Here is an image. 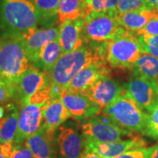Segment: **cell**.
<instances>
[{
  "instance_id": "obj_1",
  "label": "cell",
  "mask_w": 158,
  "mask_h": 158,
  "mask_svg": "<svg viewBox=\"0 0 158 158\" xmlns=\"http://www.w3.org/2000/svg\"><path fill=\"white\" fill-rule=\"evenodd\" d=\"M107 62L106 43L89 42L72 52L63 54L48 73L52 91V98L68 86L74 76L94 62Z\"/></svg>"
},
{
  "instance_id": "obj_2",
  "label": "cell",
  "mask_w": 158,
  "mask_h": 158,
  "mask_svg": "<svg viewBox=\"0 0 158 158\" xmlns=\"http://www.w3.org/2000/svg\"><path fill=\"white\" fill-rule=\"evenodd\" d=\"M30 64L23 37L11 33L1 34L0 78L16 86Z\"/></svg>"
},
{
  "instance_id": "obj_3",
  "label": "cell",
  "mask_w": 158,
  "mask_h": 158,
  "mask_svg": "<svg viewBox=\"0 0 158 158\" xmlns=\"http://www.w3.org/2000/svg\"><path fill=\"white\" fill-rule=\"evenodd\" d=\"M40 19L30 0H0V31L23 37L36 30Z\"/></svg>"
},
{
  "instance_id": "obj_4",
  "label": "cell",
  "mask_w": 158,
  "mask_h": 158,
  "mask_svg": "<svg viewBox=\"0 0 158 158\" xmlns=\"http://www.w3.org/2000/svg\"><path fill=\"white\" fill-rule=\"evenodd\" d=\"M118 124L128 130L148 136V115L129 96L125 89L102 110Z\"/></svg>"
},
{
  "instance_id": "obj_5",
  "label": "cell",
  "mask_w": 158,
  "mask_h": 158,
  "mask_svg": "<svg viewBox=\"0 0 158 158\" xmlns=\"http://www.w3.org/2000/svg\"><path fill=\"white\" fill-rule=\"evenodd\" d=\"M106 43V60L112 68L130 69L144 54L136 35L127 31Z\"/></svg>"
},
{
  "instance_id": "obj_6",
  "label": "cell",
  "mask_w": 158,
  "mask_h": 158,
  "mask_svg": "<svg viewBox=\"0 0 158 158\" xmlns=\"http://www.w3.org/2000/svg\"><path fill=\"white\" fill-rule=\"evenodd\" d=\"M116 14L92 12L86 15L83 27L85 43L107 42L124 33L126 30L118 23Z\"/></svg>"
},
{
  "instance_id": "obj_7",
  "label": "cell",
  "mask_w": 158,
  "mask_h": 158,
  "mask_svg": "<svg viewBox=\"0 0 158 158\" xmlns=\"http://www.w3.org/2000/svg\"><path fill=\"white\" fill-rule=\"evenodd\" d=\"M82 133L85 141L106 143L122 140L124 137H133V132L122 127L110 116H94L82 124Z\"/></svg>"
},
{
  "instance_id": "obj_8",
  "label": "cell",
  "mask_w": 158,
  "mask_h": 158,
  "mask_svg": "<svg viewBox=\"0 0 158 158\" xmlns=\"http://www.w3.org/2000/svg\"><path fill=\"white\" fill-rule=\"evenodd\" d=\"M45 104H37L27 101L20 104L19 127L13 144L24 142L37 133L42 127L43 114Z\"/></svg>"
},
{
  "instance_id": "obj_9",
  "label": "cell",
  "mask_w": 158,
  "mask_h": 158,
  "mask_svg": "<svg viewBox=\"0 0 158 158\" xmlns=\"http://www.w3.org/2000/svg\"><path fill=\"white\" fill-rule=\"evenodd\" d=\"M129 96L147 113L158 104V86L156 81L142 77L132 76L124 84Z\"/></svg>"
},
{
  "instance_id": "obj_10",
  "label": "cell",
  "mask_w": 158,
  "mask_h": 158,
  "mask_svg": "<svg viewBox=\"0 0 158 158\" xmlns=\"http://www.w3.org/2000/svg\"><path fill=\"white\" fill-rule=\"evenodd\" d=\"M124 90L118 82L109 76L100 78L80 94L97 105L102 111L106 106L111 103Z\"/></svg>"
},
{
  "instance_id": "obj_11",
  "label": "cell",
  "mask_w": 158,
  "mask_h": 158,
  "mask_svg": "<svg viewBox=\"0 0 158 158\" xmlns=\"http://www.w3.org/2000/svg\"><path fill=\"white\" fill-rule=\"evenodd\" d=\"M50 84V78L48 73L34 67H29L17 83L15 98L19 104H21L37 92Z\"/></svg>"
},
{
  "instance_id": "obj_12",
  "label": "cell",
  "mask_w": 158,
  "mask_h": 158,
  "mask_svg": "<svg viewBox=\"0 0 158 158\" xmlns=\"http://www.w3.org/2000/svg\"><path fill=\"white\" fill-rule=\"evenodd\" d=\"M84 142V149L89 150L102 158H116L130 150L147 146V142L140 136H134L124 141L120 140L106 143L85 141Z\"/></svg>"
},
{
  "instance_id": "obj_13",
  "label": "cell",
  "mask_w": 158,
  "mask_h": 158,
  "mask_svg": "<svg viewBox=\"0 0 158 158\" xmlns=\"http://www.w3.org/2000/svg\"><path fill=\"white\" fill-rule=\"evenodd\" d=\"M59 98L68 110L70 116L75 119H86L102 112L100 107L86 96L78 92L62 90Z\"/></svg>"
},
{
  "instance_id": "obj_14",
  "label": "cell",
  "mask_w": 158,
  "mask_h": 158,
  "mask_svg": "<svg viewBox=\"0 0 158 158\" xmlns=\"http://www.w3.org/2000/svg\"><path fill=\"white\" fill-rule=\"evenodd\" d=\"M108 62H94L84 68L70 81L64 90L80 92L86 89L100 78L109 76L110 69Z\"/></svg>"
},
{
  "instance_id": "obj_15",
  "label": "cell",
  "mask_w": 158,
  "mask_h": 158,
  "mask_svg": "<svg viewBox=\"0 0 158 158\" xmlns=\"http://www.w3.org/2000/svg\"><path fill=\"white\" fill-rule=\"evenodd\" d=\"M83 27L84 19L67 21L59 25L58 40L63 54L76 51L85 44Z\"/></svg>"
},
{
  "instance_id": "obj_16",
  "label": "cell",
  "mask_w": 158,
  "mask_h": 158,
  "mask_svg": "<svg viewBox=\"0 0 158 158\" xmlns=\"http://www.w3.org/2000/svg\"><path fill=\"white\" fill-rule=\"evenodd\" d=\"M59 152L62 158H79L84 150V139L76 128L63 127L57 137Z\"/></svg>"
},
{
  "instance_id": "obj_17",
  "label": "cell",
  "mask_w": 158,
  "mask_h": 158,
  "mask_svg": "<svg viewBox=\"0 0 158 158\" xmlns=\"http://www.w3.org/2000/svg\"><path fill=\"white\" fill-rule=\"evenodd\" d=\"M59 36V27H51L37 29L23 37L31 64L36 60L41 49L48 43L58 39Z\"/></svg>"
},
{
  "instance_id": "obj_18",
  "label": "cell",
  "mask_w": 158,
  "mask_h": 158,
  "mask_svg": "<svg viewBox=\"0 0 158 158\" xmlns=\"http://www.w3.org/2000/svg\"><path fill=\"white\" fill-rule=\"evenodd\" d=\"M24 143L31 150L34 158H55L54 133L47 131L43 127Z\"/></svg>"
},
{
  "instance_id": "obj_19",
  "label": "cell",
  "mask_w": 158,
  "mask_h": 158,
  "mask_svg": "<svg viewBox=\"0 0 158 158\" xmlns=\"http://www.w3.org/2000/svg\"><path fill=\"white\" fill-rule=\"evenodd\" d=\"M70 116L68 110L59 97L51 98L43 110L42 127L47 131L54 133Z\"/></svg>"
},
{
  "instance_id": "obj_20",
  "label": "cell",
  "mask_w": 158,
  "mask_h": 158,
  "mask_svg": "<svg viewBox=\"0 0 158 158\" xmlns=\"http://www.w3.org/2000/svg\"><path fill=\"white\" fill-rule=\"evenodd\" d=\"M116 19L122 28L135 33L141 29L150 20L158 17V8H144L137 11L116 14Z\"/></svg>"
},
{
  "instance_id": "obj_21",
  "label": "cell",
  "mask_w": 158,
  "mask_h": 158,
  "mask_svg": "<svg viewBox=\"0 0 158 158\" xmlns=\"http://www.w3.org/2000/svg\"><path fill=\"white\" fill-rule=\"evenodd\" d=\"M62 55L60 43L59 40L56 39L48 43L41 49L32 64L34 68L48 74Z\"/></svg>"
},
{
  "instance_id": "obj_22",
  "label": "cell",
  "mask_w": 158,
  "mask_h": 158,
  "mask_svg": "<svg viewBox=\"0 0 158 158\" xmlns=\"http://www.w3.org/2000/svg\"><path fill=\"white\" fill-rule=\"evenodd\" d=\"M90 11L84 0H61L58 9V20L61 23L67 21L84 19Z\"/></svg>"
},
{
  "instance_id": "obj_23",
  "label": "cell",
  "mask_w": 158,
  "mask_h": 158,
  "mask_svg": "<svg viewBox=\"0 0 158 158\" xmlns=\"http://www.w3.org/2000/svg\"><path fill=\"white\" fill-rule=\"evenodd\" d=\"M19 110L13 104L7 105V113L0 119V137L2 142L13 143L19 127Z\"/></svg>"
},
{
  "instance_id": "obj_24",
  "label": "cell",
  "mask_w": 158,
  "mask_h": 158,
  "mask_svg": "<svg viewBox=\"0 0 158 158\" xmlns=\"http://www.w3.org/2000/svg\"><path fill=\"white\" fill-rule=\"evenodd\" d=\"M36 10L40 24L51 27L58 19V9L61 0H30Z\"/></svg>"
},
{
  "instance_id": "obj_25",
  "label": "cell",
  "mask_w": 158,
  "mask_h": 158,
  "mask_svg": "<svg viewBox=\"0 0 158 158\" xmlns=\"http://www.w3.org/2000/svg\"><path fill=\"white\" fill-rule=\"evenodd\" d=\"M130 70L133 76L156 81L158 78V59L149 54H143Z\"/></svg>"
},
{
  "instance_id": "obj_26",
  "label": "cell",
  "mask_w": 158,
  "mask_h": 158,
  "mask_svg": "<svg viewBox=\"0 0 158 158\" xmlns=\"http://www.w3.org/2000/svg\"><path fill=\"white\" fill-rule=\"evenodd\" d=\"M90 13H116L118 0H84Z\"/></svg>"
},
{
  "instance_id": "obj_27",
  "label": "cell",
  "mask_w": 158,
  "mask_h": 158,
  "mask_svg": "<svg viewBox=\"0 0 158 158\" xmlns=\"http://www.w3.org/2000/svg\"><path fill=\"white\" fill-rule=\"evenodd\" d=\"M137 38L141 43L144 54L151 55L158 59V35H138Z\"/></svg>"
},
{
  "instance_id": "obj_28",
  "label": "cell",
  "mask_w": 158,
  "mask_h": 158,
  "mask_svg": "<svg viewBox=\"0 0 158 158\" xmlns=\"http://www.w3.org/2000/svg\"><path fill=\"white\" fill-rule=\"evenodd\" d=\"M147 7L146 0H118L116 14L137 11Z\"/></svg>"
},
{
  "instance_id": "obj_29",
  "label": "cell",
  "mask_w": 158,
  "mask_h": 158,
  "mask_svg": "<svg viewBox=\"0 0 158 158\" xmlns=\"http://www.w3.org/2000/svg\"><path fill=\"white\" fill-rule=\"evenodd\" d=\"M16 86L0 78V106L15 98Z\"/></svg>"
},
{
  "instance_id": "obj_30",
  "label": "cell",
  "mask_w": 158,
  "mask_h": 158,
  "mask_svg": "<svg viewBox=\"0 0 158 158\" xmlns=\"http://www.w3.org/2000/svg\"><path fill=\"white\" fill-rule=\"evenodd\" d=\"M148 115V136L158 138V104L147 113Z\"/></svg>"
},
{
  "instance_id": "obj_31",
  "label": "cell",
  "mask_w": 158,
  "mask_h": 158,
  "mask_svg": "<svg viewBox=\"0 0 158 158\" xmlns=\"http://www.w3.org/2000/svg\"><path fill=\"white\" fill-rule=\"evenodd\" d=\"M155 146L151 147H141L126 152L116 158H150Z\"/></svg>"
},
{
  "instance_id": "obj_32",
  "label": "cell",
  "mask_w": 158,
  "mask_h": 158,
  "mask_svg": "<svg viewBox=\"0 0 158 158\" xmlns=\"http://www.w3.org/2000/svg\"><path fill=\"white\" fill-rule=\"evenodd\" d=\"M9 158H34L29 148L26 145L24 142L14 144L13 153Z\"/></svg>"
},
{
  "instance_id": "obj_33",
  "label": "cell",
  "mask_w": 158,
  "mask_h": 158,
  "mask_svg": "<svg viewBox=\"0 0 158 158\" xmlns=\"http://www.w3.org/2000/svg\"><path fill=\"white\" fill-rule=\"evenodd\" d=\"M136 36L138 35H158V17L154 18L148 22L141 29L135 33Z\"/></svg>"
},
{
  "instance_id": "obj_34",
  "label": "cell",
  "mask_w": 158,
  "mask_h": 158,
  "mask_svg": "<svg viewBox=\"0 0 158 158\" xmlns=\"http://www.w3.org/2000/svg\"><path fill=\"white\" fill-rule=\"evenodd\" d=\"M14 149V144L13 143H6L2 142L0 145V152L5 158H9L13 153Z\"/></svg>"
},
{
  "instance_id": "obj_35",
  "label": "cell",
  "mask_w": 158,
  "mask_h": 158,
  "mask_svg": "<svg viewBox=\"0 0 158 158\" xmlns=\"http://www.w3.org/2000/svg\"><path fill=\"white\" fill-rule=\"evenodd\" d=\"M79 158H102V157H100V156H99L98 155H97V154L89 151V150L84 149L82 155H81V157Z\"/></svg>"
},
{
  "instance_id": "obj_36",
  "label": "cell",
  "mask_w": 158,
  "mask_h": 158,
  "mask_svg": "<svg viewBox=\"0 0 158 158\" xmlns=\"http://www.w3.org/2000/svg\"><path fill=\"white\" fill-rule=\"evenodd\" d=\"M146 4L149 8H158V0H146Z\"/></svg>"
},
{
  "instance_id": "obj_37",
  "label": "cell",
  "mask_w": 158,
  "mask_h": 158,
  "mask_svg": "<svg viewBox=\"0 0 158 158\" xmlns=\"http://www.w3.org/2000/svg\"><path fill=\"white\" fill-rule=\"evenodd\" d=\"M150 158H158V143L157 145L155 146V149L154 150L152 155H151Z\"/></svg>"
},
{
  "instance_id": "obj_38",
  "label": "cell",
  "mask_w": 158,
  "mask_h": 158,
  "mask_svg": "<svg viewBox=\"0 0 158 158\" xmlns=\"http://www.w3.org/2000/svg\"><path fill=\"white\" fill-rule=\"evenodd\" d=\"M5 109L3 106H0V119L3 118V116H5Z\"/></svg>"
},
{
  "instance_id": "obj_39",
  "label": "cell",
  "mask_w": 158,
  "mask_h": 158,
  "mask_svg": "<svg viewBox=\"0 0 158 158\" xmlns=\"http://www.w3.org/2000/svg\"><path fill=\"white\" fill-rule=\"evenodd\" d=\"M0 158H5V157H4V156L2 155V154L1 153V152H0Z\"/></svg>"
},
{
  "instance_id": "obj_40",
  "label": "cell",
  "mask_w": 158,
  "mask_h": 158,
  "mask_svg": "<svg viewBox=\"0 0 158 158\" xmlns=\"http://www.w3.org/2000/svg\"><path fill=\"white\" fill-rule=\"evenodd\" d=\"M2 143V138H1V137H0V145H1Z\"/></svg>"
},
{
  "instance_id": "obj_41",
  "label": "cell",
  "mask_w": 158,
  "mask_h": 158,
  "mask_svg": "<svg viewBox=\"0 0 158 158\" xmlns=\"http://www.w3.org/2000/svg\"><path fill=\"white\" fill-rule=\"evenodd\" d=\"M156 83H157V86H158V78L157 79V81H156Z\"/></svg>"
}]
</instances>
